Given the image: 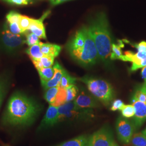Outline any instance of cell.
Masks as SVG:
<instances>
[{
    "label": "cell",
    "instance_id": "24",
    "mask_svg": "<svg viewBox=\"0 0 146 146\" xmlns=\"http://www.w3.org/2000/svg\"><path fill=\"white\" fill-rule=\"evenodd\" d=\"M122 47H123V44L122 43L117 44L114 43L112 44L111 51L110 56L111 60H120L123 55L121 50Z\"/></svg>",
    "mask_w": 146,
    "mask_h": 146
},
{
    "label": "cell",
    "instance_id": "37",
    "mask_svg": "<svg viewBox=\"0 0 146 146\" xmlns=\"http://www.w3.org/2000/svg\"><path fill=\"white\" fill-rule=\"evenodd\" d=\"M111 146H118V145L116 143H115V142H114L113 144H112V145Z\"/></svg>",
    "mask_w": 146,
    "mask_h": 146
},
{
    "label": "cell",
    "instance_id": "18",
    "mask_svg": "<svg viewBox=\"0 0 146 146\" xmlns=\"http://www.w3.org/2000/svg\"><path fill=\"white\" fill-rule=\"evenodd\" d=\"M26 52L31 61L38 60L44 56L41 50L40 43L29 47L27 49Z\"/></svg>",
    "mask_w": 146,
    "mask_h": 146
},
{
    "label": "cell",
    "instance_id": "16",
    "mask_svg": "<svg viewBox=\"0 0 146 146\" xmlns=\"http://www.w3.org/2000/svg\"><path fill=\"white\" fill-rule=\"evenodd\" d=\"M88 140L87 136H79L55 146H87Z\"/></svg>",
    "mask_w": 146,
    "mask_h": 146
},
{
    "label": "cell",
    "instance_id": "25",
    "mask_svg": "<svg viewBox=\"0 0 146 146\" xmlns=\"http://www.w3.org/2000/svg\"><path fill=\"white\" fill-rule=\"evenodd\" d=\"M8 87V80L5 76H0V108Z\"/></svg>",
    "mask_w": 146,
    "mask_h": 146
},
{
    "label": "cell",
    "instance_id": "26",
    "mask_svg": "<svg viewBox=\"0 0 146 146\" xmlns=\"http://www.w3.org/2000/svg\"><path fill=\"white\" fill-rule=\"evenodd\" d=\"M66 89L67 93V102L74 101L76 99V96L78 94V87L75 84H73Z\"/></svg>",
    "mask_w": 146,
    "mask_h": 146
},
{
    "label": "cell",
    "instance_id": "11",
    "mask_svg": "<svg viewBox=\"0 0 146 146\" xmlns=\"http://www.w3.org/2000/svg\"><path fill=\"white\" fill-rule=\"evenodd\" d=\"M50 14V11H47L39 19H31V25L29 27L28 31L32 33L35 34L37 36L40 38L46 39V34L45 27L43 24V21Z\"/></svg>",
    "mask_w": 146,
    "mask_h": 146
},
{
    "label": "cell",
    "instance_id": "9",
    "mask_svg": "<svg viewBox=\"0 0 146 146\" xmlns=\"http://www.w3.org/2000/svg\"><path fill=\"white\" fill-rule=\"evenodd\" d=\"M93 117L91 108L78 107L58 117V122L66 120H87Z\"/></svg>",
    "mask_w": 146,
    "mask_h": 146
},
{
    "label": "cell",
    "instance_id": "14",
    "mask_svg": "<svg viewBox=\"0 0 146 146\" xmlns=\"http://www.w3.org/2000/svg\"><path fill=\"white\" fill-rule=\"evenodd\" d=\"M53 68L54 69L55 73L52 78L47 81H41L42 87L45 90L54 87L58 86L61 80L64 69H63L58 62L55 63Z\"/></svg>",
    "mask_w": 146,
    "mask_h": 146
},
{
    "label": "cell",
    "instance_id": "17",
    "mask_svg": "<svg viewBox=\"0 0 146 146\" xmlns=\"http://www.w3.org/2000/svg\"><path fill=\"white\" fill-rule=\"evenodd\" d=\"M55 58L44 55L43 57L36 60H32L34 65L37 69L42 68H48L50 67L54 64Z\"/></svg>",
    "mask_w": 146,
    "mask_h": 146
},
{
    "label": "cell",
    "instance_id": "3",
    "mask_svg": "<svg viewBox=\"0 0 146 146\" xmlns=\"http://www.w3.org/2000/svg\"><path fill=\"white\" fill-rule=\"evenodd\" d=\"M84 28V44L78 49L69 52L70 55L77 62L82 66H90L95 64L99 54L94 40L89 31L87 26Z\"/></svg>",
    "mask_w": 146,
    "mask_h": 146
},
{
    "label": "cell",
    "instance_id": "33",
    "mask_svg": "<svg viewBox=\"0 0 146 146\" xmlns=\"http://www.w3.org/2000/svg\"><path fill=\"white\" fill-rule=\"evenodd\" d=\"M125 105V104H124L122 100L119 99L115 100L112 103L110 110L114 111L117 110H121Z\"/></svg>",
    "mask_w": 146,
    "mask_h": 146
},
{
    "label": "cell",
    "instance_id": "13",
    "mask_svg": "<svg viewBox=\"0 0 146 146\" xmlns=\"http://www.w3.org/2000/svg\"><path fill=\"white\" fill-rule=\"evenodd\" d=\"M58 122V107L50 104L42 120L39 129H43L55 125Z\"/></svg>",
    "mask_w": 146,
    "mask_h": 146
},
{
    "label": "cell",
    "instance_id": "20",
    "mask_svg": "<svg viewBox=\"0 0 146 146\" xmlns=\"http://www.w3.org/2000/svg\"><path fill=\"white\" fill-rule=\"evenodd\" d=\"M39 74L41 81H47L52 78L54 75L55 70L52 67L48 68H42L37 69Z\"/></svg>",
    "mask_w": 146,
    "mask_h": 146
},
{
    "label": "cell",
    "instance_id": "34",
    "mask_svg": "<svg viewBox=\"0 0 146 146\" xmlns=\"http://www.w3.org/2000/svg\"><path fill=\"white\" fill-rule=\"evenodd\" d=\"M139 52H146V42H142L134 45Z\"/></svg>",
    "mask_w": 146,
    "mask_h": 146
},
{
    "label": "cell",
    "instance_id": "4",
    "mask_svg": "<svg viewBox=\"0 0 146 146\" xmlns=\"http://www.w3.org/2000/svg\"><path fill=\"white\" fill-rule=\"evenodd\" d=\"M86 84L89 91L102 104L107 106L114 99L115 94L111 85L108 82L98 78L86 76L80 79Z\"/></svg>",
    "mask_w": 146,
    "mask_h": 146
},
{
    "label": "cell",
    "instance_id": "15",
    "mask_svg": "<svg viewBox=\"0 0 146 146\" xmlns=\"http://www.w3.org/2000/svg\"><path fill=\"white\" fill-rule=\"evenodd\" d=\"M41 50L44 55L52 56L53 58L57 57L61 52L62 47L60 46L52 44V43H44L40 42Z\"/></svg>",
    "mask_w": 146,
    "mask_h": 146
},
{
    "label": "cell",
    "instance_id": "1",
    "mask_svg": "<svg viewBox=\"0 0 146 146\" xmlns=\"http://www.w3.org/2000/svg\"><path fill=\"white\" fill-rule=\"evenodd\" d=\"M41 110L42 107L35 100L16 92L8 101L2 119L3 124L12 126L31 125Z\"/></svg>",
    "mask_w": 146,
    "mask_h": 146
},
{
    "label": "cell",
    "instance_id": "28",
    "mask_svg": "<svg viewBox=\"0 0 146 146\" xmlns=\"http://www.w3.org/2000/svg\"><path fill=\"white\" fill-rule=\"evenodd\" d=\"M120 111L122 116L125 118L132 117L135 115V109L132 104L125 105Z\"/></svg>",
    "mask_w": 146,
    "mask_h": 146
},
{
    "label": "cell",
    "instance_id": "36",
    "mask_svg": "<svg viewBox=\"0 0 146 146\" xmlns=\"http://www.w3.org/2000/svg\"><path fill=\"white\" fill-rule=\"evenodd\" d=\"M141 75H142V78H143L145 80L144 84L146 86V66L142 68V71H141Z\"/></svg>",
    "mask_w": 146,
    "mask_h": 146
},
{
    "label": "cell",
    "instance_id": "29",
    "mask_svg": "<svg viewBox=\"0 0 146 146\" xmlns=\"http://www.w3.org/2000/svg\"><path fill=\"white\" fill-rule=\"evenodd\" d=\"M40 38L36 35L32 33H29L27 34L26 38V43L28 46L29 47L33 45L38 44L40 43Z\"/></svg>",
    "mask_w": 146,
    "mask_h": 146
},
{
    "label": "cell",
    "instance_id": "8",
    "mask_svg": "<svg viewBox=\"0 0 146 146\" xmlns=\"http://www.w3.org/2000/svg\"><path fill=\"white\" fill-rule=\"evenodd\" d=\"M120 60L132 62L131 71H135L146 66V52L137 51V52L134 53L131 51H127L124 55H122Z\"/></svg>",
    "mask_w": 146,
    "mask_h": 146
},
{
    "label": "cell",
    "instance_id": "31",
    "mask_svg": "<svg viewBox=\"0 0 146 146\" xmlns=\"http://www.w3.org/2000/svg\"><path fill=\"white\" fill-rule=\"evenodd\" d=\"M9 26L8 28L9 31L14 34L17 35H22L25 33L22 31L20 28L19 23H8Z\"/></svg>",
    "mask_w": 146,
    "mask_h": 146
},
{
    "label": "cell",
    "instance_id": "19",
    "mask_svg": "<svg viewBox=\"0 0 146 146\" xmlns=\"http://www.w3.org/2000/svg\"><path fill=\"white\" fill-rule=\"evenodd\" d=\"M76 80V78L70 76L69 73L64 69L59 86L63 88H67L70 86L75 84Z\"/></svg>",
    "mask_w": 146,
    "mask_h": 146
},
{
    "label": "cell",
    "instance_id": "38",
    "mask_svg": "<svg viewBox=\"0 0 146 146\" xmlns=\"http://www.w3.org/2000/svg\"><path fill=\"white\" fill-rule=\"evenodd\" d=\"M142 133H143V134H145V135L146 136V129H145L144 131H142Z\"/></svg>",
    "mask_w": 146,
    "mask_h": 146
},
{
    "label": "cell",
    "instance_id": "35",
    "mask_svg": "<svg viewBox=\"0 0 146 146\" xmlns=\"http://www.w3.org/2000/svg\"><path fill=\"white\" fill-rule=\"evenodd\" d=\"M50 1L52 5H56L61 4L62 3L67 2L69 1H71V0H50Z\"/></svg>",
    "mask_w": 146,
    "mask_h": 146
},
{
    "label": "cell",
    "instance_id": "22",
    "mask_svg": "<svg viewBox=\"0 0 146 146\" xmlns=\"http://www.w3.org/2000/svg\"><path fill=\"white\" fill-rule=\"evenodd\" d=\"M67 93L66 89L63 88L59 86V90L56 95V99L52 105L55 107H59L67 102Z\"/></svg>",
    "mask_w": 146,
    "mask_h": 146
},
{
    "label": "cell",
    "instance_id": "39",
    "mask_svg": "<svg viewBox=\"0 0 146 146\" xmlns=\"http://www.w3.org/2000/svg\"></svg>",
    "mask_w": 146,
    "mask_h": 146
},
{
    "label": "cell",
    "instance_id": "27",
    "mask_svg": "<svg viewBox=\"0 0 146 146\" xmlns=\"http://www.w3.org/2000/svg\"><path fill=\"white\" fill-rule=\"evenodd\" d=\"M31 19L32 18L29 17L27 16L21 15L19 25L22 31L24 33H26L28 31L29 27L31 25Z\"/></svg>",
    "mask_w": 146,
    "mask_h": 146
},
{
    "label": "cell",
    "instance_id": "32",
    "mask_svg": "<svg viewBox=\"0 0 146 146\" xmlns=\"http://www.w3.org/2000/svg\"><path fill=\"white\" fill-rule=\"evenodd\" d=\"M11 5H28L32 3V0H1Z\"/></svg>",
    "mask_w": 146,
    "mask_h": 146
},
{
    "label": "cell",
    "instance_id": "2",
    "mask_svg": "<svg viewBox=\"0 0 146 146\" xmlns=\"http://www.w3.org/2000/svg\"><path fill=\"white\" fill-rule=\"evenodd\" d=\"M87 26L94 40L99 57L105 61L110 58L111 51V37L107 16L104 11L95 14Z\"/></svg>",
    "mask_w": 146,
    "mask_h": 146
},
{
    "label": "cell",
    "instance_id": "30",
    "mask_svg": "<svg viewBox=\"0 0 146 146\" xmlns=\"http://www.w3.org/2000/svg\"><path fill=\"white\" fill-rule=\"evenodd\" d=\"M21 14H19L17 12L15 11H11L7 16L6 19L8 23H19L20 19Z\"/></svg>",
    "mask_w": 146,
    "mask_h": 146
},
{
    "label": "cell",
    "instance_id": "10",
    "mask_svg": "<svg viewBox=\"0 0 146 146\" xmlns=\"http://www.w3.org/2000/svg\"><path fill=\"white\" fill-rule=\"evenodd\" d=\"M132 105L135 109V115L133 116V123L135 129L142 125L146 120V103L132 99Z\"/></svg>",
    "mask_w": 146,
    "mask_h": 146
},
{
    "label": "cell",
    "instance_id": "6",
    "mask_svg": "<svg viewBox=\"0 0 146 146\" xmlns=\"http://www.w3.org/2000/svg\"><path fill=\"white\" fill-rule=\"evenodd\" d=\"M2 41L5 49L12 52L20 48L26 42V39L22 35L12 33L5 23L2 31Z\"/></svg>",
    "mask_w": 146,
    "mask_h": 146
},
{
    "label": "cell",
    "instance_id": "12",
    "mask_svg": "<svg viewBox=\"0 0 146 146\" xmlns=\"http://www.w3.org/2000/svg\"><path fill=\"white\" fill-rule=\"evenodd\" d=\"M74 101L76 105L81 108L92 109L99 106L96 99L84 89L81 90L80 93Z\"/></svg>",
    "mask_w": 146,
    "mask_h": 146
},
{
    "label": "cell",
    "instance_id": "21",
    "mask_svg": "<svg viewBox=\"0 0 146 146\" xmlns=\"http://www.w3.org/2000/svg\"><path fill=\"white\" fill-rule=\"evenodd\" d=\"M131 142L132 146H146V136L142 132L134 134Z\"/></svg>",
    "mask_w": 146,
    "mask_h": 146
},
{
    "label": "cell",
    "instance_id": "7",
    "mask_svg": "<svg viewBox=\"0 0 146 146\" xmlns=\"http://www.w3.org/2000/svg\"><path fill=\"white\" fill-rule=\"evenodd\" d=\"M116 129L120 141L125 144H128L131 142L135 128L132 122L123 116H120L117 120Z\"/></svg>",
    "mask_w": 146,
    "mask_h": 146
},
{
    "label": "cell",
    "instance_id": "23",
    "mask_svg": "<svg viewBox=\"0 0 146 146\" xmlns=\"http://www.w3.org/2000/svg\"><path fill=\"white\" fill-rule=\"evenodd\" d=\"M59 90V86L54 87L46 90L44 95V98L50 104H52L55 101Z\"/></svg>",
    "mask_w": 146,
    "mask_h": 146
},
{
    "label": "cell",
    "instance_id": "5",
    "mask_svg": "<svg viewBox=\"0 0 146 146\" xmlns=\"http://www.w3.org/2000/svg\"><path fill=\"white\" fill-rule=\"evenodd\" d=\"M114 142L112 131L104 127L89 137L87 146H111Z\"/></svg>",
    "mask_w": 146,
    "mask_h": 146
}]
</instances>
